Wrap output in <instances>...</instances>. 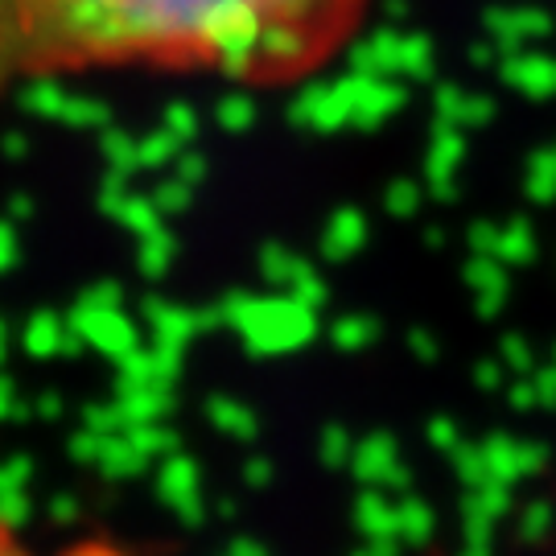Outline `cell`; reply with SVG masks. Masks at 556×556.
<instances>
[{"label":"cell","mask_w":556,"mask_h":556,"mask_svg":"<svg viewBox=\"0 0 556 556\" xmlns=\"http://www.w3.org/2000/svg\"><path fill=\"white\" fill-rule=\"evenodd\" d=\"M376 0H0V100L83 75L277 91L334 66Z\"/></svg>","instance_id":"6da1fadb"},{"label":"cell","mask_w":556,"mask_h":556,"mask_svg":"<svg viewBox=\"0 0 556 556\" xmlns=\"http://www.w3.org/2000/svg\"><path fill=\"white\" fill-rule=\"evenodd\" d=\"M0 556H41V553L29 548L13 528L0 523ZM62 556H124V553H119V548H108V544H83V548H71V553H62Z\"/></svg>","instance_id":"7a4b0ae2"}]
</instances>
